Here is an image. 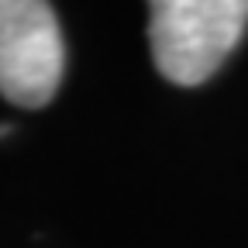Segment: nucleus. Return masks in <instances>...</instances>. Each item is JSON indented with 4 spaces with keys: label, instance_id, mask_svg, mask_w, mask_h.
<instances>
[{
    "label": "nucleus",
    "instance_id": "obj_1",
    "mask_svg": "<svg viewBox=\"0 0 248 248\" xmlns=\"http://www.w3.org/2000/svg\"><path fill=\"white\" fill-rule=\"evenodd\" d=\"M245 28L248 0H155L148 7L155 69L176 86H200L228 62Z\"/></svg>",
    "mask_w": 248,
    "mask_h": 248
},
{
    "label": "nucleus",
    "instance_id": "obj_2",
    "mask_svg": "<svg viewBox=\"0 0 248 248\" xmlns=\"http://www.w3.org/2000/svg\"><path fill=\"white\" fill-rule=\"evenodd\" d=\"M66 73V45L52 4L0 0V93L17 107H45Z\"/></svg>",
    "mask_w": 248,
    "mask_h": 248
},
{
    "label": "nucleus",
    "instance_id": "obj_3",
    "mask_svg": "<svg viewBox=\"0 0 248 248\" xmlns=\"http://www.w3.org/2000/svg\"><path fill=\"white\" fill-rule=\"evenodd\" d=\"M11 135V124H0V138H7Z\"/></svg>",
    "mask_w": 248,
    "mask_h": 248
}]
</instances>
